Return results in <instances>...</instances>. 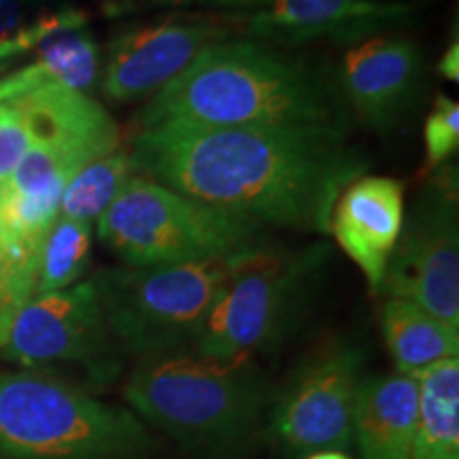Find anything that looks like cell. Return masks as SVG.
Wrapping results in <instances>:
<instances>
[{"label": "cell", "instance_id": "obj_9", "mask_svg": "<svg viewBox=\"0 0 459 459\" xmlns=\"http://www.w3.org/2000/svg\"><path fill=\"white\" fill-rule=\"evenodd\" d=\"M459 328L457 166L443 164L404 211L381 291Z\"/></svg>", "mask_w": 459, "mask_h": 459}, {"label": "cell", "instance_id": "obj_16", "mask_svg": "<svg viewBox=\"0 0 459 459\" xmlns=\"http://www.w3.org/2000/svg\"><path fill=\"white\" fill-rule=\"evenodd\" d=\"M417 378L364 375L353 409V446L361 459H411L417 428Z\"/></svg>", "mask_w": 459, "mask_h": 459}, {"label": "cell", "instance_id": "obj_3", "mask_svg": "<svg viewBox=\"0 0 459 459\" xmlns=\"http://www.w3.org/2000/svg\"><path fill=\"white\" fill-rule=\"evenodd\" d=\"M124 398L141 421L213 457L247 449L271 404L254 359H215L196 351L136 359Z\"/></svg>", "mask_w": 459, "mask_h": 459}, {"label": "cell", "instance_id": "obj_5", "mask_svg": "<svg viewBox=\"0 0 459 459\" xmlns=\"http://www.w3.org/2000/svg\"><path fill=\"white\" fill-rule=\"evenodd\" d=\"M149 446L130 409L43 372H0V459H134Z\"/></svg>", "mask_w": 459, "mask_h": 459}, {"label": "cell", "instance_id": "obj_4", "mask_svg": "<svg viewBox=\"0 0 459 459\" xmlns=\"http://www.w3.org/2000/svg\"><path fill=\"white\" fill-rule=\"evenodd\" d=\"M30 66L26 100L32 113L30 147L0 183V213L20 237L43 245L73 177L122 147V132L94 96L54 82Z\"/></svg>", "mask_w": 459, "mask_h": 459}, {"label": "cell", "instance_id": "obj_7", "mask_svg": "<svg viewBox=\"0 0 459 459\" xmlns=\"http://www.w3.org/2000/svg\"><path fill=\"white\" fill-rule=\"evenodd\" d=\"M232 262L124 264L96 273L90 281L119 351L136 359L192 351Z\"/></svg>", "mask_w": 459, "mask_h": 459}, {"label": "cell", "instance_id": "obj_12", "mask_svg": "<svg viewBox=\"0 0 459 459\" xmlns=\"http://www.w3.org/2000/svg\"><path fill=\"white\" fill-rule=\"evenodd\" d=\"M237 34L291 48L328 39L355 45L404 24L415 7L402 0H215Z\"/></svg>", "mask_w": 459, "mask_h": 459}, {"label": "cell", "instance_id": "obj_22", "mask_svg": "<svg viewBox=\"0 0 459 459\" xmlns=\"http://www.w3.org/2000/svg\"><path fill=\"white\" fill-rule=\"evenodd\" d=\"M39 251L41 245L20 237L0 213V347L37 290Z\"/></svg>", "mask_w": 459, "mask_h": 459}, {"label": "cell", "instance_id": "obj_18", "mask_svg": "<svg viewBox=\"0 0 459 459\" xmlns=\"http://www.w3.org/2000/svg\"><path fill=\"white\" fill-rule=\"evenodd\" d=\"M419 404L411 459H459V358L417 377Z\"/></svg>", "mask_w": 459, "mask_h": 459}, {"label": "cell", "instance_id": "obj_15", "mask_svg": "<svg viewBox=\"0 0 459 459\" xmlns=\"http://www.w3.org/2000/svg\"><path fill=\"white\" fill-rule=\"evenodd\" d=\"M404 223V186L392 177L361 175L338 194L330 232L375 294Z\"/></svg>", "mask_w": 459, "mask_h": 459}, {"label": "cell", "instance_id": "obj_27", "mask_svg": "<svg viewBox=\"0 0 459 459\" xmlns=\"http://www.w3.org/2000/svg\"><path fill=\"white\" fill-rule=\"evenodd\" d=\"M302 459H355L349 455V451H336V449H328V451H315L308 453L307 457Z\"/></svg>", "mask_w": 459, "mask_h": 459}, {"label": "cell", "instance_id": "obj_26", "mask_svg": "<svg viewBox=\"0 0 459 459\" xmlns=\"http://www.w3.org/2000/svg\"><path fill=\"white\" fill-rule=\"evenodd\" d=\"M438 73L443 74L445 79H449V82H457L459 79V45H457V41H453L449 48H446L443 57H440Z\"/></svg>", "mask_w": 459, "mask_h": 459}, {"label": "cell", "instance_id": "obj_17", "mask_svg": "<svg viewBox=\"0 0 459 459\" xmlns=\"http://www.w3.org/2000/svg\"><path fill=\"white\" fill-rule=\"evenodd\" d=\"M381 330L400 375L417 378L438 361L459 358V328L412 302L385 298L381 307Z\"/></svg>", "mask_w": 459, "mask_h": 459}, {"label": "cell", "instance_id": "obj_8", "mask_svg": "<svg viewBox=\"0 0 459 459\" xmlns=\"http://www.w3.org/2000/svg\"><path fill=\"white\" fill-rule=\"evenodd\" d=\"M324 264V247L266 245L237 257L192 351L215 359L271 351L294 330Z\"/></svg>", "mask_w": 459, "mask_h": 459}, {"label": "cell", "instance_id": "obj_1", "mask_svg": "<svg viewBox=\"0 0 459 459\" xmlns=\"http://www.w3.org/2000/svg\"><path fill=\"white\" fill-rule=\"evenodd\" d=\"M139 175L266 228L330 232L338 194L368 169L334 126L156 124L128 149Z\"/></svg>", "mask_w": 459, "mask_h": 459}, {"label": "cell", "instance_id": "obj_14", "mask_svg": "<svg viewBox=\"0 0 459 459\" xmlns=\"http://www.w3.org/2000/svg\"><path fill=\"white\" fill-rule=\"evenodd\" d=\"M426 65L419 45L402 34H377L349 48L338 65L336 85L358 119L370 130L402 124L423 94Z\"/></svg>", "mask_w": 459, "mask_h": 459}, {"label": "cell", "instance_id": "obj_23", "mask_svg": "<svg viewBox=\"0 0 459 459\" xmlns=\"http://www.w3.org/2000/svg\"><path fill=\"white\" fill-rule=\"evenodd\" d=\"M30 66L0 79V183H4L24 158L34 136L32 113L26 100Z\"/></svg>", "mask_w": 459, "mask_h": 459}, {"label": "cell", "instance_id": "obj_20", "mask_svg": "<svg viewBox=\"0 0 459 459\" xmlns=\"http://www.w3.org/2000/svg\"><path fill=\"white\" fill-rule=\"evenodd\" d=\"M34 49L37 57L32 65L41 66L54 82L88 96L100 83V48L83 26L51 32Z\"/></svg>", "mask_w": 459, "mask_h": 459}, {"label": "cell", "instance_id": "obj_11", "mask_svg": "<svg viewBox=\"0 0 459 459\" xmlns=\"http://www.w3.org/2000/svg\"><path fill=\"white\" fill-rule=\"evenodd\" d=\"M117 351L91 281L32 296L0 347V355L22 368L71 364L105 378L117 370Z\"/></svg>", "mask_w": 459, "mask_h": 459}, {"label": "cell", "instance_id": "obj_25", "mask_svg": "<svg viewBox=\"0 0 459 459\" xmlns=\"http://www.w3.org/2000/svg\"><path fill=\"white\" fill-rule=\"evenodd\" d=\"M32 0H0V43L9 41L28 26Z\"/></svg>", "mask_w": 459, "mask_h": 459}, {"label": "cell", "instance_id": "obj_24", "mask_svg": "<svg viewBox=\"0 0 459 459\" xmlns=\"http://www.w3.org/2000/svg\"><path fill=\"white\" fill-rule=\"evenodd\" d=\"M426 170H436L455 156L459 147V105L440 94L423 126Z\"/></svg>", "mask_w": 459, "mask_h": 459}, {"label": "cell", "instance_id": "obj_10", "mask_svg": "<svg viewBox=\"0 0 459 459\" xmlns=\"http://www.w3.org/2000/svg\"><path fill=\"white\" fill-rule=\"evenodd\" d=\"M364 355L351 344H328L311 355L273 402L268 436L285 455L349 451L353 446L355 395Z\"/></svg>", "mask_w": 459, "mask_h": 459}, {"label": "cell", "instance_id": "obj_21", "mask_svg": "<svg viewBox=\"0 0 459 459\" xmlns=\"http://www.w3.org/2000/svg\"><path fill=\"white\" fill-rule=\"evenodd\" d=\"M91 255V223L57 215L45 234L34 296L66 290L83 277Z\"/></svg>", "mask_w": 459, "mask_h": 459}, {"label": "cell", "instance_id": "obj_6", "mask_svg": "<svg viewBox=\"0 0 459 459\" xmlns=\"http://www.w3.org/2000/svg\"><path fill=\"white\" fill-rule=\"evenodd\" d=\"M99 238L128 266L237 260L273 245L249 217L192 200L143 175L99 217Z\"/></svg>", "mask_w": 459, "mask_h": 459}, {"label": "cell", "instance_id": "obj_13", "mask_svg": "<svg viewBox=\"0 0 459 459\" xmlns=\"http://www.w3.org/2000/svg\"><path fill=\"white\" fill-rule=\"evenodd\" d=\"M237 34L223 13L169 17L119 32L102 65V94L113 102H141L156 96L194 57Z\"/></svg>", "mask_w": 459, "mask_h": 459}, {"label": "cell", "instance_id": "obj_2", "mask_svg": "<svg viewBox=\"0 0 459 459\" xmlns=\"http://www.w3.org/2000/svg\"><path fill=\"white\" fill-rule=\"evenodd\" d=\"M192 126H334L349 130L336 79L307 57L232 34L194 57L147 100L139 128Z\"/></svg>", "mask_w": 459, "mask_h": 459}, {"label": "cell", "instance_id": "obj_19", "mask_svg": "<svg viewBox=\"0 0 459 459\" xmlns=\"http://www.w3.org/2000/svg\"><path fill=\"white\" fill-rule=\"evenodd\" d=\"M134 175L139 172L134 169L130 152L119 147L117 152L88 164L73 177V181L62 192L57 215L85 223L99 221V217L111 206Z\"/></svg>", "mask_w": 459, "mask_h": 459}]
</instances>
